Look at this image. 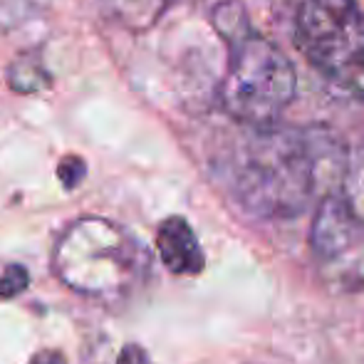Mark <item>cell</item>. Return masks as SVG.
<instances>
[{"label":"cell","mask_w":364,"mask_h":364,"mask_svg":"<svg viewBox=\"0 0 364 364\" xmlns=\"http://www.w3.org/2000/svg\"><path fill=\"white\" fill-rule=\"evenodd\" d=\"M347 154L327 127H253L230 161V191L253 216L297 218L340 186Z\"/></svg>","instance_id":"6da1fadb"},{"label":"cell","mask_w":364,"mask_h":364,"mask_svg":"<svg viewBox=\"0 0 364 364\" xmlns=\"http://www.w3.org/2000/svg\"><path fill=\"white\" fill-rule=\"evenodd\" d=\"M213 28L228 50L218 100L230 119L245 127L278 124L297 95V73L290 58L250 25L240 0L213 8Z\"/></svg>","instance_id":"7a4b0ae2"},{"label":"cell","mask_w":364,"mask_h":364,"mask_svg":"<svg viewBox=\"0 0 364 364\" xmlns=\"http://www.w3.org/2000/svg\"><path fill=\"white\" fill-rule=\"evenodd\" d=\"M53 268L70 290L114 300L139 283L149 268V253L119 223L87 216L60 235Z\"/></svg>","instance_id":"3957f363"},{"label":"cell","mask_w":364,"mask_h":364,"mask_svg":"<svg viewBox=\"0 0 364 364\" xmlns=\"http://www.w3.org/2000/svg\"><path fill=\"white\" fill-rule=\"evenodd\" d=\"M295 48L337 92L364 102V8L360 0H300Z\"/></svg>","instance_id":"277c9868"},{"label":"cell","mask_w":364,"mask_h":364,"mask_svg":"<svg viewBox=\"0 0 364 364\" xmlns=\"http://www.w3.org/2000/svg\"><path fill=\"white\" fill-rule=\"evenodd\" d=\"M364 243V225L357 220L342 193L330 191L317 203L310 225V248L317 260L340 263Z\"/></svg>","instance_id":"5b68a950"},{"label":"cell","mask_w":364,"mask_h":364,"mask_svg":"<svg viewBox=\"0 0 364 364\" xmlns=\"http://www.w3.org/2000/svg\"><path fill=\"white\" fill-rule=\"evenodd\" d=\"M156 250L161 263L173 275H198L206 265V255H203L196 233L181 216H168L159 223Z\"/></svg>","instance_id":"8992f818"},{"label":"cell","mask_w":364,"mask_h":364,"mask_svg":"<svg viewBox=\"0 0 364 364\" xmlns=\"http://www.w3.org/2000/svg\"><path fill=\"white\" fill-rule=\"evenodd\" d=\"M8 85L18 95H35L53 85V77L43 68L38 58L33 55H20L8 68Z\"/></svg>","instance_id":"52a82bcc"},{"label":"cell","mask_w":364,"mask_h":364,"mask_svg":"<svg viewBox=\"0 0 364 364\" xmlns=\"http://www.w3.org/2000/svg\"><path fill=\"white\" fill-rule=\"evenodd\" d=\"M337 191L342 193L347 206L352 208L357 220L364 225V144L347 154V164Z\"/></svg>","instance_id":"ba28073f"},{"label":"cell","mask_w":364,"mask_h":364,"mask_svg":"<svg viewBox=\"0 0 364 364\" xmlns=\"http://www.w3.org/2000/svg\"><path fill=\"white\" fill-rule=\"evenodd\" d=\"M168 3L171 0H114L117 13L136 28H146V25L156 23L159 15L168 8Z\"/></svg>","instance_id":"9c48e42d"},{"label":"cell","mask_w":364,"mask_h":364,"mask_svg":"<svg viewBox=\"0 0 364 364\" xmlns=\"http://www.w3.org/2000/svg\"><path fill=\"white\" fill-rule=\"evenodd\" d=\"M58 176H60V181H63V186L68 188V191H73V188L80 186V183L85 181V176H87L85 159L65 156L63 161H60V166H58Z\"/></svg>","instance_id":"30bf717a"},{"label":"cell","mask_w":364,"mask_h":364,"mask_svg":"<svg viewBox=\"0 0 364 364\" xmlns=\"http://www.w3.org/2000/svg\"><path fill=\"white\" fill-rule=\"evenodd\" d=\"M30 285V275L23 265H8L0 278V297H15Z\"/></svg>","instance_id":"8fae6325"},{"label":"cell","mask_w":364,"mask_h":364,"mask_svg":"<svg viewBox=\"0 0 364 364\" xmlns=\"http://www.w3.org/2000/svg\"><path fill=\"white\" fill-rule=\"evenodd\" d=\"M117 364H154V362H151V357H149V352L144 350V347L129 342V345L122 347L119 357H117Z\"/></svg>","instance_id":"7c38bea8"},{"label":"cell","mask_w":364,"mask_h":364,"mask_svg":"<svg viewBox=\"0 0 364 364\" xmlns=\"http://www.w3.org/2000/svg\"><path fill=\"white\" fill-rule=\"evenodd\" d=\"M28 364H68V360H65L58 350H43V352H38Z\"/></svg>","instance_id":"4fadbf2b"}]
</instances>
